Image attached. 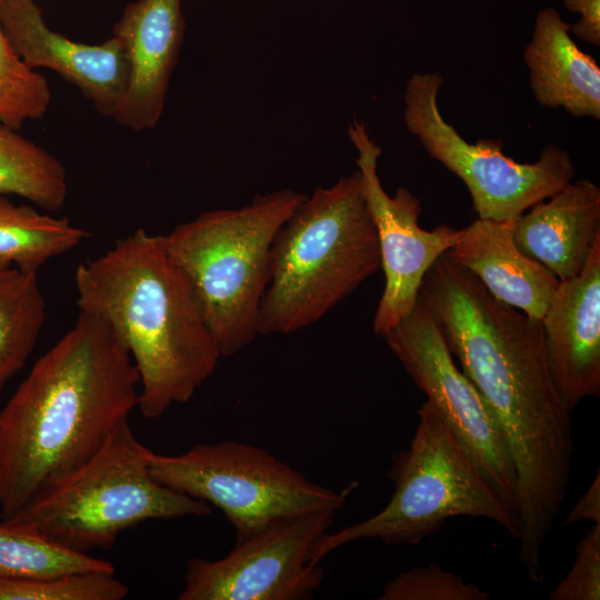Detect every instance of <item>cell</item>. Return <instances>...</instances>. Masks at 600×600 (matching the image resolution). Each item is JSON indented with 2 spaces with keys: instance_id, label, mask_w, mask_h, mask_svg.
I'll return each mask as SVG.
<instances>
[{
  "instance_id": "cell-1",
  "label": "cell",
  "mask_w": 600,
  "mask_h": 600,
  "mask_svg": "<svg viewBox=\"0 0 600 600\" xmlns=\"http://www.w3.org/2000/svg\"><path fill=\"white\" fill-rule=\"evenodd\" d=\"M419 299L504 433L517 473L520 562L539 570L573 454L572 411L553 382L541 320L496 299L447 253L424 274Z\"/></svg>"
},
{
  "instance_id": "cell-2",
  "label": "cell",
  "mask_w": 600,
  "mask_h": 600,
  "mask_svg": "<svg viewBox=\"0 0 600 600\" xmlns=\"http://www.w3.org/2000/svg\"><path fill=\"white\" fill-rule=\"evenodd\" d=\"M140 378L108 322L79 310L0 411V513L10 518L82 463L138 408Z\"/></svg>"
},
{
  "instance_id": "cell-3",
  "label": "cell",
  "mask_w": 600,
  "mask_h": 600,
  "mask_svg": "<svg viewBox=\"0 0 600 600\" xmlns=\"http://www.w3.org/2000/svg\"><path fill=\"white\" fill-rule=\"evenodd\" d=\"M74 284L79 310L104 319L129 351L144 418L188 402L213 374L222 356L160 234L140 228L119 239L78 266Z\"/></svg>"
},
{
  "instance_id": "cell-4",
  "label": "cell",
  "mask_w": 600,
  "mask_h": 600,
  "mask_svg": "<svg viewBox=\"0 0 600 600\" xmlns=\"http://www.w3.org/2000/svg\"><path fill=\"white\" fill-rule=\"evenodd\" d=\"M381 269L359 170L317 187L277 232L260 334H290L320 320Z\"/></svg>"
},
{
  "instance_id": "cell-5",
  "label": "cell",
  "mask_w": 600,
  "mask_h": 600,
  "mask_svg": "<svg viewBox=\"0 0 600 600\" xmlns=\"http://www.w3.org/2000/svg\"><path fill=\"white\" fill-rule=\"evenodd\" d=\"M304 198L291 189L257 194L243 207L206 211L160 234L222 357L234 356L260 334L271 246Z\"/></svg>"
},
{
  "instance_id": "cell-6",
  "label": "cell",
  "mask_w": 600,
  "mask_h": 600,
  "mask_svg": "<svg viewBox=\"0 0 600 600\" xmlns=\"http://www.w3.org/2000/svg\"><path fill=\"white\" fill-rule=\"evenodd\" d=\"M151 451L126 419L84 463L1 522L88 553L110 549L122 531L148 520L209 516L206 501L154 480Z\"/></svg>"
},
{
  "instance_id": "cell-7",
  "label": "cell",
  "mask_w": 600,
  "mask_h": 600,
  "mask_svg": "<svg viewBox=\"0 0 600 600\" xmlns=\"http://www.w3.org/2000/svg\"><path fill=\"white\" fill-rule=\"evenodd\" d=\"M410 444L391 459L388 478L394 491L386 507L320 541L314 560L360 540L379 539L388 546H418L450 519L481 518L504 529L516 540L518 514L483 478L458 439L426 401L418 410Z\"/></svg>"
},
{
  "instance_id": "cell-8",
  "label": "cell",
  "mask_w": 600,
  "mask_h": 600,
  "mask_svg": "<svg viewBox=\"0 0 600 600\" xmlns=\"http://www.w3.org/2000/svg\"><path fill=\"white\" fill-rule=\"evenodd\" d=\"M156 481L222 511L236 541L291 513L340 510L358 487L340 491L316 484L267 450L237 441L200 443L180 454L151 451Z\"/></svg>"
},
{
  "instance_id": "cell-9",
  "label": "cell",
  "mask_w": 600,
  "mask_h": 600,
  "mask_svg": "<svg viewBox=\"0 0 600 600\" xmlns=\"http://www.w3.org/2000/svg\"><path fill=\"white\" fill-rule=\"evenodd\" d=\"M439 73H414L404 90L407 130L427 154L462 180L480 219L514 220L532 206L561 191L576 176L569 152L549 144L533 163H520L502 153L498 139L469 143L442 117Z\"/></svg>"
},
{
  "instance_id": "cell-10",
  "label": "cell",
  "mask_w": 600,
  "mask_h": 600,
  "mask_svg": "<svg viewBox=\"0 0 600 600\" xmlns=\"http://www.w3.org/2000/svg\"><path fill=\"white\" fill-rule=\"evenodd\" d=\"M338 510L280 517L238 540L223 558L187 562L179 600H303L323 580L314 556Z\"/></svg>"
},
{
  "instance_id": "cell-11",
  "label": "cell",
  "mask_w": 600,
  "mask_h": 600,
  "mask_svg": "<svg viewBox=\"0 0 600 600\" xmlns=\"http://www.w3.org/2000/svg\"><path fill=\"white\" fill-rule=\"evenodd\" d=\"M382 338L479 472L516 509L517 473L504 433L477 388L454 363L422 301L418 298L413 309Z\"/></svg>"
},
{
  "instance_id": "cell-12",
  "label": "cell",
  "mask_w": 600,
  "mask_h": 600,
  "mask_svg": "<svg viewBox=\"0 0 600 600\" xmlns=\"http://www.w3.org/2000/svg\"><path fill=\"white\" fill-rule=\"evenodd\" d=\"M348 136L354 146L366 202L373 220L384 273V289L373 318V332L383 337L416 306L424 274L457 241L460 229L441 224L432 230L419 226L421 204L407 188L391 197L378 176L382 149L363 121L353 119Z\"/></svg>"
},
{
  "instance_id": "cell-13",
  "label": "cell",
  "mask_w": 600,
  "mask_h": 600,
  "mask_svg": "<svg viewBox=\"0 0 600 600\" xmlns=\"http://www.w3.org/2000/svg\"><path fill=\"white\" fill-rule=\"evenodd\" d=\"M0 22L12 49L30 68H48L76 86L103 116L114 117L127 92L129 63L121 41L71 40L44 22L33 0H0Z\"/></svg>"
},
{
  "instance_id": "cell-14",
  "label": "cell",
  "mask_w": 600,
  "mask_h": 600,
  "mask_svg": "<svg viewBox=\"0 0 600 600\" xmlns=\"http://www.w3.org/2000/svg\"><path fill=\"white\" fill-rule=\"evenodd\" d=\"M541 323L553 382L572 411L600 394V237L582 271L560 281Z\"/></svg>"
},
{
  "instance_id": "cell-15",
  "label": "cell",
  "mask_w": 600,
  "mask_h": 600,
  "mask_svg": "<svg viewBox=\"0 0 600 600\" xmlns=\"http://www.w3.org/2000/svg\"><path fill=\"white\" fill-rule=\"evenodd\" d=\"M181 1L138 0L126 7L113 28L129 63L127 92L113 118L129 129H151L163 112L184 38Z\"/></svg>"
},
{
  "instance_id": "cell-16",
  "label": "cell",
  "mask_w": 600,
  "mask_h": 600,
  "mask_svg": "<svg viewBox=\"0 0 600 600\" xmlns=\"http://www.w3.org/2000/svg\"><path fill=\"white\" fill-rule=\"evenodd\" d=\"M514 220L478 218L460 229L447 256L471 272L498 300L541 320L560 280L522 253L513 241Z\"/></svg>"
},
{
  "instance_id": "cell-17",
  "label": "cell",
  "mask_w": 600,
  "mask_h": 600,
  "mask_svg": "<svg viewBox=\"0 0 600 600\" xmlns=\"http://www.w3.org/2000/svg\"><path fill=\"white\" fill-rule=\"evenodd\" d=\"M514 219L513 241L560 281L577 277L600 237V188L589 179L561 191Z\"/></svg>"
},
{
  "instance_id": "cell-18",
  "label": "cell",
  "mask_w": 600,
  "mask_h": 600,
  "mask_svg": "<svg viewBox=\"0 0 600 600\" xmlns=\"http://www.w3.org/2000/svg\"><path fill=\"white\" fill-rule=\"evenodd\" d=\"M523 61L540 106L600 120V68L579 49L570 37V23L554 8L538 12Z\"/></svg>"
},
{
  "instance_id": "cell-19",
  "label": "cell",
  "mask_w": 600,
  "mask_h": 600,
  "mask_svg": "<svg viewBox=\"0 0 600 600\" xmlns=\"http://www.w3.org/2000/svg\"><path fill=\"white\" fill-rule=\"evenodd\" d=\"M37 274L0 260V396L28 362L44 324Z\"/></svg>"
},
{
  "instance_id": "cell-20",
  "label": "cell",
  "mask_w": 600,
  "mask_h": 600,
  "mask_svg": "<svg viewBox=\"0 0 600 600\" xmlns=\"http://www.w3.org/2000/svg\"><path fill=\"white\" fill-rule=\"evenodd\" d=\"M88 232L0 194V260L37 272L49 260L77 248Z\"/></svg>"
},
{
  "instance_id": "cell-21",
  "label": "cell",
  "mask_w": 600,
  "mask_h": 600,
  "mask_svg": "<svg viewBox=\"0 0 600 600\" xmlns=\"http://www.w3.org/2000/svg\"><path fill=\"white\" fill-rule=\"evenodd\" d=\"M0 194H16L46 211L59 210L68 196L63 164L42 147L1 123Z\"/></svg>"
},
{
  "instance_id": "cell-22",
  "label": "cell",
  "mask_w": 600,
  "mask_h": 600,
  "mask_svg": "<svg viewBox=\"0 0 600 600\" xmlns=\"http://www.w3.org/2000/svg\"><path fill=\"white\" fill-rule=\"evenodd\" d=\"M88 571L114 572V567L0 522V577L36 578Z\"/></svg>"
},
{
  "instance_id": "cell-23",
  "label": "cell",
  "mask_w": 600,
  "mask_h": 600,
  "mask_svg": "<svg viewBox=\"0 0 600 600\" xmlns=\"http://www.w3.org/2000/svg\"><path fill=\"white\" fill-rule=\"evenodd\" d=\"M128 593L129 587L114 572L0 577V600H121Z\"/></svg>"
},
{
  "instance_id": "cell-24",
  "label": "cell",
  "mask_w": 600,
  "mask_h": 600,
  "mask_svg": "<svg viewBox=\"0 0 600 600\" xmlns=\"http://www.w3.org/2000/svg\"><path fill=\"white\" fill-rule=\"evenodd\" d=\"M50 102L47 80L21 60L0 22V123L18 130L28 120L41 119Z\"/></svg>"
},
{
  "instance_id": "cell-25",
  "label": "cell",
  "mask_w": 600,
  "mask_h": 600,
  "mask_svg": "<svg viewBox=\"0 0 600 600\" xmlns=\"http://www.w3.org/2000/svg\"><path fill=\"white\" fill-rule=\"evenodd\" d=\"M489 594L474 583L443 570L439 564L400 572L382 590L380 600H487Z\"/></svg>"
},
{
  "instance_id": "cell-26",
  "label": "cell",
  "mask_w": 600,
  "mask_h": 600,
  "mask_svg": "<svg viewBox=\"0 0 600 600\" xmlns=\"http://www.w3.org/2000/svg\"><path fill=\"white\" fill-rule=\"evenodd\" d=\"M548 598L550 600L600 599V523H593L578 542L573 564Z\"/></svg>"
},
{
  "instance_id": "cell-27",
  "label": "cell",
  "mask_w": 600,
  "mask_h": 600,
  "mask_svg": "<svg viewBox=\"0 0 600 600\" xmlns=\"http://www.w3.org/2000/svg\"><path fill=\"white\" fill-rule=\"evenodd\" d=\"M566 9L578 13L570 32L592 46H600V0H562Z\"/></svg>"
},
{
  "instance_id": "cell-28",
  "label": "cell",
  "mask_w": 600,
  "mask_h": 600,
  "mask_svg": "<svg viewBox=\"0 0 600 600\" xmlns=\"http://www.w3.org/2000/svg\"><path fill=\"white\" fill-rule=\"evenodd\" d=\"M582 521L600 523V471L598 470L591 484L580 497L577 503L564 517L563 527Z\"/></svg>"
}]
</instances>
